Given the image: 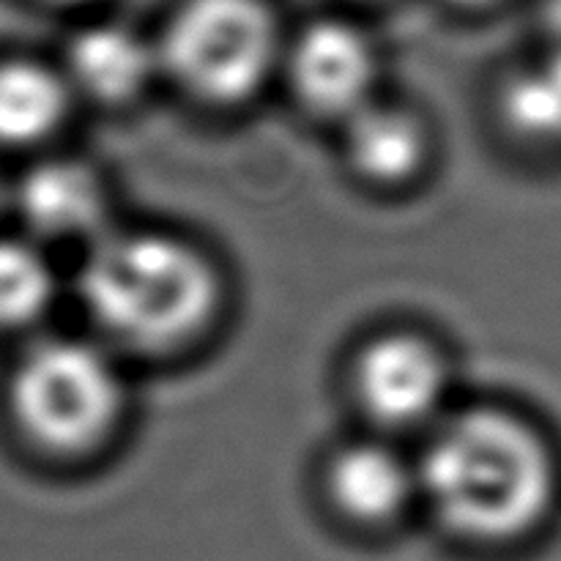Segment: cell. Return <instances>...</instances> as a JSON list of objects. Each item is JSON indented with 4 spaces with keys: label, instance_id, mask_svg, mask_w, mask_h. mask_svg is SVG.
<instances>
[{
    "label": "cell",
    "instance_id": "cell-12",
    "mask_svg": "<svg viewBox=\"0 0 561 561\" xmlns=\"http://www.w3.org/2000/svg\"><path fill=\"white\" fill-rule=\"evenodd\" d=\"M58 294L53 263L33 239H0V327L36 323Z\"/></svg>",
    "mask_w": 561,
    "mask_h": 561
},
{
    "label": "cell",
    "instance_id": "cell-3",
    "mask_svg": "<svg viewBox=\"0 0 561 561\" xmlns=\"http://www.w3.org/2000/svg\"><path fill=\"white\" fill-rule=\"evenodd\" d=\"M9 403L31 442L49 453L77 455L113 433L124 411V387L102 348L53 337L16 362Z\"/></svg>",
    "mask_w": 561,
    "mask_h": 561
},
{
    "label": "cell",
    "instance_id": "cell-7",
    "mask_svg": "<svg viewBox=\"0 0 561 561\" xmlns=\"http://www.w3.org/2000/svg\"><path fill=\"white\" fill-rule=\"evenodd\" d=\"M16 208L38 239H91L102 236L107 195L88 164L47 159L25 173L16 186Z\"/></svg>",
    "mask_w": 561,
    "mask_h": 561
},
{
    "label": "cell",
    "instance_id": "cell-13",
    "mask_svg": "<svg viewBox=\"0 0 561 561\" xmlns=\"http://www.w3.org/2000/svg\"><path fill=\"white\" fill-rule=\"evenodd\" d=\"M507 121L535 140H561V69L542 60L537 69L513 77L504 93Z\"/></svg>",
    "mask_w": 561,
    "mask_h": 561
},
{
    "label": "cell",
    "instance_id": "cell-9",
    "mask_svg": "<svg viewBox=\"0 0 561 561\" xmlns=\"http://www.w3.org/2000/svg\"><path fill=\"white\" fill-rule=\"evenodd\" d=\"M153 53L140 36L118 25H93L69 47L66 80L96 102H126L148 85Z\"/></svg>",
    "mask_w": 561,
    "mask_h": 561
},
{
    "label": "cell",
    "instance_id": "cell-8",
    "mask_svg": "<svg viewBox=\"0 0 561 561\" xmlns=\"http://www.w3.org/2000/svg\"><path fill=\"white\" fill-rule=\"evenodd\" d=\"M329 493L340 513L359 524H383L403 513L414 493V474L398 453L376 442L340 449L329 466Z\"/></svg>",
    "mask_w": 561,
    "mask_h": 561
},
{
    "label": "cell",
    "instance_id": "cell-10",
    "mask_svg": "<svg viewBox=\"0 0 561 561\" xmlns=\"http://www.w3.org/2000/svg\"><path fill=\"white\" fill-rule=\"evenodd\" d=\"M71 104L66 75L36 60L0 64V146L25 148L60 129Z\"/></svg>",
    "mask_w": 561,
    "mask_h": 561
},
{
    "label": "cell",
    "instance_id": "cell-6",
    "mask_svg": "<svg viewBox=\"0 0 561 561\" xmlns=\"http://www.w3.org/2000/svg\"><path fill=\"white\" fill-rule=\"evenodd\" d=\"M290 75L299 96L323 115L351 118L370 104L376 55L370 42L345 22H316L296 42Z\"/></svg>",
    "mask_w": 561,
    "mask_h": 561
},
{
    "label": "cell",
    "instance_id": "cell-14",
    "mask_svg": "<svg viewBox=\"0 0 561 561\" xmlns=\"http://www.w3.org/2000/svg\"><path fill=\"white\" fill-rule=\"evenodd\" d=\"M548 31H551V38H553V47L551 53H548V60H553V64L561 69V0H551V5H548Z\"/></svg>",
    "mask_w": 561,
    "mask_h": 561
},
{
    "label": "cell",
    "instance_id": "cell-1",
    "mask_svg": "<svg viewBox=\"0 0 561 561\" xmlns=\"http://www.w3.org/2000/svg\"><path fill=\"white\" fill-rule=\"evenodd\" d=\"M416 485L455 535L507 542L546 518L557 466L529 422L502 409H471L436 433Z\"/></svg>",
    "mask_w": 561,
    "mask_h": 561
},
{
    "label": "cell",
    "instance_id": "cell-15",
    "mask_svg": "<svg viewBox=\"0 0 561 561\" xmlns=\"http://www.w3.org/2000/svg\"><path fill=\"white\" fill-rule=\"evenodd\" d=\"M458 5H482V3H491V0H453Z\"/></svg>",
    "mask_w": 561,
    "mask_h": 561
},
{
    "label": "cell",
    "instance_id": "cell-4",
    "mask_svg": "<svg viewBox=\"0 0 561 561\" xmlns=\"http://www.w3.org/2000/svg\"><path fill=\"white\" fill-rule=\"evenodd\" d=\"M277 27L261 0H186L164 36L175 80L211 104H239L266 82Z\"/></svg>",
    "mask_w": 561,
    "mask_h": 561
},
{
    "label": "cell",
    "instance_id": "cell-2",
    "mask_svg": "<svg viewBox=\"0 0 561 561\" xmlns=\"http://www.w3.org/2000/svg\"><path fill=\"white\" fill-rule=\"evenodd\" d=\"M80 296L113 343L170 351L211 323L219 277L203 252L173 236L110 233L82 263Z\"/></svg>",
    "mask_w": 561,
    "mask_h": 561
},
{
    "label": "cell",
    "instance_id": "cell-5",
    "mask_svg": "<svg viewBox=\"0 0 561 561\" xmlns=\"http://www.w3.org/2000/svg\"><path fill=\"white\" fill-rule=\"evenodd\" d=\"M354 387L373 420L411 427L438 409L447 389V367L436 345L420 334H381L362 348Z\"/></svg>",
    "mask_w": 561,
    "mask_h": 561
},
{
    "label": "cell",
    "instance_id": "cell-11",
    "mask_svg": "<svg viewBox=\"0 0 561 561\" xmlns=\"http://www.w3.org/2000/svg\"><path fill=\"white\" fill-rule=\"evenodd\" d=\"M348 121V157L365 179L400 184L420 170L425 159V131L411 113L389 104H365Z\"/></svg>",
    "mask_w": 561,
    "mask_h": 561
}]
</instances>
